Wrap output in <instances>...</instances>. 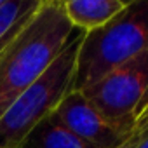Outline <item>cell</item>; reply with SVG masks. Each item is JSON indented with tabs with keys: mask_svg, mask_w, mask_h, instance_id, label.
<instances>
[{
	"mask_svg": "<svg viewBox=\"0 0 148 148\" xmlns=\"http://www.w3.org/2000/svg\"><path fill=\"white\" fill-rule=\"evenodd\" d=\"M42 0H4L0 5V52L25 28Z\"/></svg>",
	"mask_w": 148,
	"mask_h": 148,
	"instance_id": "8",
	"label": "cell"
},
{
	"mask_svg": "<svg viewBox=\"0 0 148 148\" xmlns=\"http://www.w3.org/2000/svg\"><path fill=\"white\" fill-rule=\"evenodd\" d=\"M18 148H92L70 132L52 113L30 131Z\"/></svg>",
	"mask_w": 148,
	"mask_h": 148,
	"instance_id": "7",
	"label": "cell"
},
{
	"mask_svg": "<svg viewBox=\"0 0 148 148\" xmlns=\"http://www.w3.org/2000/svg\"><path fill=\"white\" fill-rule=\"evenodd\" d=\"M79 32L68 21L63 2L42 0L33 18L0 52V117L44 75Z\"/></svg>",
	"mask_w": 148,
	"mask_h": 148,
	"instance_id": "1",
	"label": "cell"
},
{
	"mask_svg": "<svg viewBox=\"0 0 148 148\" xmlns=\"http://www.w3.org/2000/svg\"><path fill=\"white\" fill-rule=\"evenodd\" d=\"M145 51H148V0H127L105 26L84 33L75 61L73 91H84Z\"/></svg>",
	"mask_w": 148,
	"mask_h": 148,
	"instance_id": "2",
	"label": "cell"
},
{
	"mask_svg": "<svg viewBox=\"0 0 148 148\" xmlns=\"http://www.w3.org/2000/svg\"><path fill=\"white\" fill-rule=\"evenodd\" d=\"M125 4L124 0H68L63 2V7L71 26L87 33L105 26Z\"/></svg>",
	"mask_w": 148,
	"mask_h": 148,
	"instance_id": "6",
	"label": "cell"
},
{
	"mask_svg": "<svg viewBox=\"0 0 148 148\" xmlns=\"http://www.w3.org/2000/svg\"><path fill=\"white\" fill-rule=\"evenodd\" d=\"M117 148H148V105L138 115L127 138Z\"/></svg>",
	"mask_w": 148,
	"mask_h": 148,
	"instance_id": "9",
	"label": "cell"
},
{
	"mask_svg": "<svg viewBox=\"0 0 148 148\" xmlns=\"http://www.w3.org/2000/svg\"><path fill=\"white\" fill-rule=\"evenodd\" d=\"M80 92L119 131L129 134L148 105V51L122 63Z\"/></svg>",
	"mask_w": 148,
	"mask_h": 148,
	"instance_id": "4",
	"label": "cell"
},
{
	"mask_svg": "<svg viewBox=\"0 0 148 148\" xmlns=\"http://www.w3.org/2000/svg\"><path fill=\"white\" fill-rule=\"evenodd\" d=\"M2 2H4V0H0V5H2Z\"/></svg>",
	"mask_w": 148,
	"mask_h": 148,
	"instance_id": "10",
	"label": "cell"
},
{
	"mask_svg": "<svg viewBox=\"0 0 148 148\" xmlns=\"http://www.w3.org/2000/svg\"><path fill=\"white\" fill-rule=\"evenodd\" d=\"M82 37L84 32H79L44 75L4 112L0 117V148H18L30 131L73 91L75 61Z\"/></svg>",
	"mask_w": 148,
	"mask_h": 148,
	"instance_id": "3",
	"label": "cell"
},
{
	"mask_svg": "<svg viewBox=\"0 0 148 148\" xmlns=\"http://www.w3.org/2000/svg\"><path fill=\"white\" fill-rule=\"evenodd\" d=\"M52 115L77 138L92 148H117L127 138L119 131L96 105H92L80 91H71L58 105Z\"/></svg>",
	"mask_w": 148,
	"mask_h": 148,
	"instance_id": "5",
	"label": "cell"
}]
</instances>
